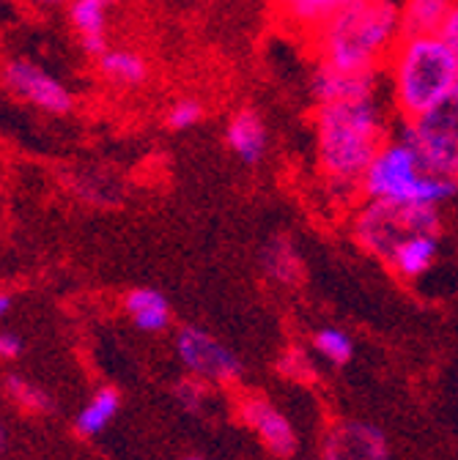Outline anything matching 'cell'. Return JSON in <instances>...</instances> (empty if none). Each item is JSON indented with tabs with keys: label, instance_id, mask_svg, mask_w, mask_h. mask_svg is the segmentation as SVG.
<instances>
[{
	"label": "cell",
	"instance_id": "obj_31",
	"mask_svg": "<svg viewBox=\"0 0 458 460\" xmlns=\"http://www.w3.org/2000/svg\"><path fill=\"white\" fill-rule=\"evenodd\" d=\"M0 438H4V430H0Z\"/></svg>",
	"mask_w": 458,
	"mask_h": 460
},
{
	"label": "cell",
	"instance_id": "obj_11",
	"mask_svg": "<svg viewBox=\"0 0 458 460\" xmlns=\"http://www.w3.org/2000/svg\"><path fill=\"white\" fill-rule=\"evenodd\" d=\"M239 417L242 422H247L261 441L280 457H289L297 449V436L292 422L285 420L272 402H266L264 397H245L239 402Z\"/></svg>",
	"mask_w": 458,
	"mask_h": 460
},
{
	"label": "cell",
	"instance_id": "obj_2",
	"mask_svg": "<svg viewBox=\"0 0 458 460\" xmlns=\"http://www.w3.org/2000/svg\"><path fill=\"white\" fill-rule=\"evenodd\" d=\"M319 64L343 72H384V64L404 36L400 0H349L313 33Z\"/></svg>",
	"mask_w": 458,
	"mask_h": 460
},
{
	"label": "cell",
	"instance_id": "obj_25",
	"mask_svg": "<svg viewBox=\"0 0 458 460\" xmlns=\"http://www.w3.org/2000/svg\"><path fill=\"white\" fill-rule=\"evenodd\" d=\"M206 394H209L206 381L198 378V376H195V378H187V381H182V384L176 386V397H179V402H182V406H184L190 414H198V411L203 409Z\"/></svg>",
	"mask_w": 458,
	"mask_h": 460
},
{
	"label": "cell",
	"instance_id": "obj_30",
	"mask_svg": "<svg viewBox=\"0 0 458 460\" xmlns=\"http://www.w3.org/2000/svg\"><path fill=\"white\" fill-rule=\"evenodd\" d=\"M187 460H201V457H187Z\"/></svg>",
	"mask_w": 458,
	"mask_h": 460
},
{
	"label": "cell",
	"instance_id": "obj_5",
	"mask_svg": "<svg viewBox=\"0 0 458 460\" xmlns=\"http://www.w3.org/2000/svg\"><path fill=\"white\" fill-rule=\"evenodd\" d=\"M349 230L355 244H360L368 255L384 263L404 239L426 234V230L442 234V214L436 206H407L360 198Z\"/></svg>",
	"mask_w": 458,
	"mask_h": 460
},
{
	"label": "cell",
	"instance_id": "obj_24",
	"mask_svg": "<svg viewBox=\"0 0 458 460\" xmlns=\"http://www.w3.org/2000/svg\"><path fill=\"white\" fill-rule=\"evenodd\" d=\"M6 386H9V392H12L14 400H20L22 406L33 409V411H49V409H52L49 394L41 392V389H36V386H31V384L22 381L20 376H12V378L6 381Z\"/></svg>",
	"mask_w": 458,
	"mask_h": 460
},
{
	"label": "cell",
	"instance_id": "obj_4",
	"mask_svg": "<svg viewBox=\"0 0 458 460\" xmlns=\"http://www.w3.org/2000/svg\"><path fill=\"white\" fill-rule=\"evenodd\" d=\"M458 195V181L442 179L431 172L415 146L398 135H390L379 148L373 162L368 164L360 181V198L365 200H387L407 206H436L442 208Z\"/></svg>",
	"mask_w": 458,
	"mask_h": 460
},
{
	"label": "cell",
	"instance_id": "obj_21",
	"mask_svg": "<svg viewBox=\"0 0 458 460\" xmlns=\"http://www.w3.org/2000/svg\"><path fill=\"white\" fill-rule=\"evenodd\" d=\"M313 349L319 357H324L332 365H349L355 357V340L349 332H343L337 326H321L313 334Z\"/></svg>",
	"mask_w": 458,
	"mask_h": 460
},
{
	"label": "cell",
	"instance_id": "obj_20",
	"mask_svg": "<svg viewBox=\"0 0 458 460\" xmlns=\"http://www.w3.org/2000/svg\"><path fill=\"white\" fill-rule=\"evenodd\" d=\"M119 402H121V400H119V392H116V389H110V386L99 389V392L94 394V400L80 411V417H77V430H80L83 436H96L99 430H104L107 422H110L112 417H116Z\"/></svg>",
	"mask_w": 458,
	"mask_h": 460
},
{
	"label": "cell",
	"instance_id": "obj_19",
	"mask_svg": "<svg viewBox=\"0 0 458 460\" xmlns=\"http://www.w3.org/2000/svg\"><path fill=\"white\" fill-rule=\"evenodd\" d=\"M99 69L107 80L127 88L143 85L148 77L146 58L135 49H107L104 55H99Z\"/></svg>",
	"mask_w": 458,
	"mask_h": 460
},
{
	"label": "cell",
	"instance_id": "obj_1",
	"mask_svg": "<svg viewBox=\"0 0 458 460\" xmlns=\"http://www.w3.org/2000/svg\"><path fill=\"white\" fill-rule=\"evenodd\" d=\"M392 135L379 93L316 104V164L340 198H360V181Z\"/></svg>",
	"mask_w": 458,
	"mask_h": 460
},
{
	"label": "cell",
	"instance_id": "obj_18",
	"mask_svg": "<svg viewBox=\"0 0 458 460\" xmlns=\"http://www.w3.org/2000/svg\"><path fill=\"white\" fill-rule=\"evenodd\" d=\"M455 0H400L404 33H439Z\"/></svg>",
	"mask_w": 458,
	"mask_h": 460
},
{
	"label": "cell",
	"instance_id": "obj_8",
	"mask_svg": "<svg viewBox=\"0 0 458 460\" xmlns=\"http://www.w3.org/2000/svg\"><path fill=\"white\" fill-rule=\"evenodd\" d=\"M4 83L9 91H14L20 99L41 107L52 115H67L72 110V91L49 72H44L39 64L25 61V58H14L4 69Z\"/></svg>",
	"mask_w": 458,
	"mask_h": 460
},
{
	"label": "cell",
	"instance_id": "obj_10",
	"mask_svg": "<svg viewBox=\"0 0 458 460\" xmlns=\"http://www.w3.org/2000/svg\"><path fill=\"white\" fill-rule=\"evenodd\" d=\"M327 460H390L387 441L368 422H343L327 438Z\"/></svg>",
	"mask_w": 458,
	"mask_h": 460
},
{
	"label": "cell",
	"instance_id": "obj_9",
	"mask_svg": "<svg viewBox=\"0 0 458 460\" xmlns=\"http://www.w3.org/2000/svg\"><path fill=\"white\" fill-rule=\"evenodd\" d=\"M225 143L242 164H261L269 151V127L264 115L253 107H239L237 112H231V119L225 124Z\"/></svg>",
	"mask_w": 458,
	"mask_h": 460
},
{
	"label": "cell",
	"instance_id": "obj_16",
	"mask_svg": "<svg viewBox=\"0 0 458 460\" xmlns=\"http://www.w3.org/2000/svg\"><path fill=\"white\" fill-rule=\"evenodd\" d=\"M124 310L143 332H162L170 323V305L157 288H135L124 296Z\"/></svg>",
	"mask_w": 458,
	"mask_h": 460
},
{
	"label": "cell",
	"instance_id": "obj_14",
	"mask_svg": "<svg viewBox=\"0 0 458 460\" xmlns=\"http://www.w3.org/2000/svg\"><path fill=\"white\" fill-rule=\"evenodd\" d=\"M436 258H439V234L426 230V234H415L400 242L390 252L384 266L400 279H420L434 269Z\"/></svg>",
	"mask_w": 458,
	"mask_h": 460
},
{
	"label": "cell",
	"instance_id": "obj_3",
	"mask_svg": "<svg viewBox=\"0 0 458 460\" xmlns=\"http://www.w3.org/2000/svg\"><path fill=\"white\" fill-rule=\"evenodd\" d=\"M384 77L398 121H415L453 93L458 61L439 33H404L387 58Z\"/></svg>",
	"mask_w": 458,
	"mask_h": 460
},
{
	"label": "cell",
	"instance_id": "obj_28",
	"mask_svg": "<svg viewBox=\"0 0 458 460\" xmlns=\"http://www.w3.org/2000/svg\"><path fill=\"white\" fill-rule=\"evenodd\" d=\"M9 310H12V294L0 291V318H4V315H6Z\"/></svg>",
	"mask_w": 458,
	"mask_h": 460
},
{
	"label": "cell",
	"instance_id": "obj_17",
	"mask_svg": "<svg viewBox=\"0 0 458 460\" xmlns=\"http://www.w3.org/2000/svg\"><path fill=\"white\" fill-rule=\"evenodd\" d=\"M346 4L349 0H274V9L285 25L313 33L329 14Z\"/></svg>",
	"mask_w": 458,
	"mask_h": 460
},
{
	"label": "cell",
	"instance_id": "obj_15",
	"mask_svg": "<svg viewBox=\"0 0 458 460\" xmlns=\"http://www.w3.org/2000/svg\"><path fill=\"white\" fill-rule=\"evenodd\" d=\"M112 0H72L69 20L80 33V44L88 55H104L107 47V20Z\"/></svg>",
	"mask_w": 458,
	"mask_h": 460
},
{
	"label": "cell",
	"instance_id": "obj_7",
	"mask_svg": "<svg viewBox=\"0 0 458 460\" xmlns=\"http://www.w3.org/2000/svg\"><path fill=\"white\" fill-rule=\"evenodd\" d=\"M176 354L193 376L211 384H237L245 373L239 357L201 326H184L176 334Z\"/></svg>",
	"mask_w": 458,
	"mask_h": 460
},
{
	"label": "cell",
	"instance_id": "obj_22",
	"mask_svg": "<svg viewBox=\"0 0 458 460\" xmlns=\"http://www.w3.org/2000/svg\"><path fill=\"white\" fill-rule=\"evenodd\" d=\"M201 121H203V104L193 96L176 99L167 107V115H165V124L174 132H187V129L198 127Z\"/></svg>",
	"mask_w": 458,
	"mask_h": 460
},
{
	"label": "cell",
	"instance_id": "obj_26",
	"mask_svg": "<svg viewBox=\"0 0 458 460\" xmlns=\"http://www.w3.org/2000/svg\"><path fill=\"white\" fill-rule=\"evenodd\" d=\"M439 36H442V41L450 47V52L455 55V61H458V0H455V6L450 9L447 20L442 22Z\"/></svg>",
	"mask_w": 458,
	"mask_h": 460
},
{
	"label": "cell",
	"instance_id": "obj_29",
	"mask_svg": "<svg viewBox=\"0 0 458 460\" xmlns=\"http://www.w3.org/2000/svg\"><path fill=\"white\" fill-rule=\"evenodd\" d=\"M41 6H61V4H72V0H36Z\"/></svg>",
	"mask_w": 458,
	"mask_h": 460
},
{
	"label": "cell",
	"instance_id": "obj_13",
	"mask_svg": "<svg viewBox=\"0 0 458 460\" xmlns=\"http://www.w3.org/2000/svg\"><path fill=\"white\" fill-rule=\"evenodd\" d=\"M261 271L269 282L283 288H297L305 279V261L289 234H274L261 244Z\"/></svg>",
	"mask_w": 458,
	"mask_h": 460
},
{
	"label": "cell",
	"instance_id": "obj_23",
	"mask_svg": "<svg viewBox=\"0 0 458 460\" xmlns=\"http://www.w3.org/2000/svg\"><path fill=\"white\" fill-rule=\"evenodd\" d=\"M277 370L285 376V378H292V381H313L316 376V367L310 362V357L302 351V349H289L280 362H277Z\"/></svg>",
	"mask_w": 458,
	"mask_h": 460
},
{
	"label": "cell",
	"instance_id": "obj_12",
	"mask_svg": "<svg viewBox=\"0 0 458 460\" xmlns=\"http://www.w3.org/2000/svg\"><path fill=\"white\" fill-rule=\"evenodd\" d=\"M382 72H343L327 64H319L310 77V91L316 104L321 102H340L365 93H379Z\"/></svg>",
	"mask_w": 458,
	"mask_h": 460
},
{
	"label": "cell",
	"instance_id": "obj_27",
	"mask_svg": "<svg viewBox=\"0 0 458 460\" xmlns=\"http://www.w3.org/2000/svg\"><path fill=\"white\" fill-rule=\"evenodd\" d=\"M22 354V340L12 332H0V359H17Z\"/></svg>",
	"mask_w": 458,
	"mask_h": 460
},
{
	"label": "cell",
	"instance_id": "obj_6",
	"mask_svg": "<svg viewBox=\"0 0 458 460\" xmlns=\"http://www.w3.org/2000/svg\"><path fill=\"white\" fill-rule=\"evenodd\" d=\"M398 135L415 146L431 172L458 181V85L431 112L415 121H398Z\"/></svg>",
	"mask_w": 458,
	"mask_h": 460
}]
</instances>
